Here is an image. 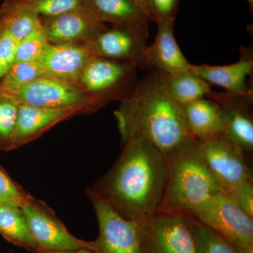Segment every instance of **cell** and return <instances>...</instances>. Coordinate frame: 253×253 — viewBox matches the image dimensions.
I'll return each instance as SVG.
<instances>
[{
	"label": "cell",
	"mask_w": 253,
	"mask_h": 253,
	"mask_svg": "<svg viewBox=\"0 0 253 253\" xmlns=\"http://www.w3.org/2000/svg\"><path fill=\"white\" fill-rule=\"evenodd\" d=\"M123 144L116 162L91 186L123 217L139 222L154 215L162 202L167 158L144 138Z\"/></svg>",
	"instance_id": "obj_1"
},
{
	"label": "cell",
	"mask_w": 253,
	"mask_h": 253,
	"mask_svg": "<svg viewBox=\"0 0 253 253\" xmlns=\"http://www.w3.org/2000/svg\"><path fill=\"white\" fill-rule=\"evenodd\" d=\"M122 143L144 138L166 158L194 142L182 106L168 92L164 73L149 71L114 113Z\"/></svg>",
	"instance_id": "obj_2"
},
{
	"label": "cell",
	"mask_w": 253,
	"mask_h": 253,
	"mask_svg": "<svg viewBox=\"0 0 253 253\" xmlns=\"http://www.w3.org/2000/svg\"><path fill=\"white\" fill-rule=\"evenodd\" d=\"M168 174L158 212L189 216L208 198L222 192L200 156L196 141L167 158Z\"/></svg>",
	"instance_id": "obj_3"
},
{
	"label": "cell",
	"mask_w": 253,
	"mask_h": 253,
	"mask_svg": "<svg viewBox=\"0 0 253 253\" xmlns=\"http://www.w3.org/2000/svg\"><path fill=\"white\" fill-rule=\"evenodd\" d=\"M136 68L132 63L96 57L84 67L76 84L102 108L131 96L139 82Z\"/></svg>",
	"instance_id": "obj_4"
},
{
	"label": "cell",
	"mask_w": 253,
	"mask_h": 253,
	"mask_svg": "<svg viewBox=\"0 0 253 253\" xmlns=\"http://www.w3.org/2000/svg\"><path fill=\"white\" fill-rule=\"evenodd\" d=\"M189 217L217 233L241 253H253V217L223 192L197 206Z\"/></svg>",
	"instance_id": "obj_5"
},
{
	"label": "cell",
	"mask_w": 253,
	"mask_h": 253,
	"mask_svg": "<svg viewBox=\"0 0 253 253\" xmlns=\"http://www.w3.org/2000/svg\"><path fill=\"white\" fill-rule=\"evenodd\" d=\"M136 223L141 253H197L186 216L157 212Z\"/></svg>",
	"instance_id": "obj_6"
},
{
	"label": "cell",
	"mask_w": 253,
	"mask_h": 253,
	"mask_svg": "<svg viewBox=\"0 0 253 253\" xmlns=\"http://www.w3.org/2000/svg\"><path fill=\"white\" fill-rule=\"evenodd\" d=\"M7 91L14 95L20 102L28 106L76 109L81 110L83 114L94 113L101 109L99 104L76 83L49 76L38 78L16 90Z\"/></svg>",
	"instance_id": "obj_7"
},
{
	"label": "cell",
	"mask_w": 253,
	"mask_h": 253,
	"mask_svg": "<svg viewBox=\"0 0 253 253\" xmlns=\"http://www.w3.org/2000/svg\"><path fill=\"white\" fill-rule=\"evenodd\" d=\"M86 195L94 206L99 236L92 241L94 253H141L139 231L136 221L126 219L92 188Z\"/></svg>",
	"instance_id": "obj_8"
},
{
	"label": "cell",
	"mask_w": 253,
	"mask_h": 253,
	"mask_svg": "<svg viewBox=\"0 0 253 253\" xmlns=\"http://www.w3.org/2000/svg\"><path fill=\"white\" fill-rule=\"evenodd\" d=\"M21 209L42 251L92 249V241H83L72 235L44 201L31 196Z\"/></svg>",
	"instance_id": "obj_9"
},
{
	"label": "cell",
	"mask_w": 253,
	"mask_h": 253,
	"mask_svg": "<svg viewBox=\"0 0 253 253\" xmlns=\"http://www.w3.org/2000/svg\"><path fill=\"white\" fill-rule=\"evenodd\" d=\"M200 156L224 194L246 181H253L246 155L219 136L196 141Z\"/></svg>",
	"instance_id": "obj_10"
},
{
	"label": "cell",
	"mask_w": 253,
	"mask_h": 253,
	"mask_svg": "<svg viewBox=\"0 0 253 253\" xmlns=\"http://www.w3.org/2000/svg\"><path fill=\"white\" fill-rule=\"evenodd\" d=\"M149 36V22L113 26L89 44L98 57L132 63L144 70Z\"/></svg>",
	"instance_id": "obj_11"
},
{
	"label": "cell",
	"mask_w": 253,
	"mask_h": 253,
	"mask_svg": "<svg viewBox=\"0 0 253 253\" xmlns=\"http://www.w3.org/2000/svg\"><path fill=\"white\" fill-rule=\"evenodd\" d=\"M206 98L220 108L224 119L221 137L242 151L253 153V95L241 96L228 91L212 90Z\"/></svg>",
	"instance_id": "obj_12"
},
{
	"label": "cell",
	"mask_w": 253,
	"mask_h": 253,
	"mask_svg": "<svg viewBox=\"0 0 253 253\" xmlns=\"http://www.w3.org/2000/svg\"><path fill=\"white\" fill-rule=\"evenodd\" d=\"M41 19L43 33L51 44L90 43L108 28L84 7Z\"/></svg>",
	"instance_id": "obj_13"
},
{
	"label": "cell",
	"mask_w": 253,
	"mask_h": 253,
	"mask_svg": "<svg viewBox=\"0 0 253 253\" xmlns=\"http://www.w3.org/2000/svg\"><path fill=\"white\" fill-rule=\"evenodd\" d=\"M191 70L211 85L221 86L228 92L241 96L253 95L252 44L240 47L237 62L226 66L192 64Z\"/></svg>",
	"instance_id": "obj_14"
},
{
	"label": "cell",
	"mask_w": 253,
	"mask_h": 253,
	"mask_svg": "<svg viewBox=\"0 0 253 253\" xmlns=\"http://www.w3.org/2000/svg\"><path fill=\"white\" fill-rule=\"evenodd\" d=\"M96 57L89 43L50 44L38 62L46 76L76 83L84 67Z\"/></svg>",
	"instance_id": "obj_15"
},
{
	"label": "cell",
	"mask_w": 253,
	"mask_h": 253,
	"mask_svg": "<svg viewBox=\"0 0 253 253\" xmlns=\"http://www.w3.org/2000/svg\"><path fill=\"white\" fill-rule=\"evenodd\" d=\"M81 114L79 109L36 107L20 102L14 150L36 140L58 123Z\"/></svg>",
	"instance_id": "obj_16"
},
{
	"label": "cell",
	"mask_w": 253,
	"mask_h": 253,
	"mask_svg": "<svg viewBox=\"0 0 253 253\" xmlns=\"http://www.w3.org/2000/svg\"><path fill=\"white\" fill-rule=\"evenodd\" d=\"M175 19L158 22V33L146 53V69L171 74L191 69V63L186 59L176 42L174 34Z\"/></svg>",
	"instance_id": "obj_17"
},
{
	"label": "cell",
	"mask_w": 253,
	"mask_h": 253,
	"mask_svg": "<svg viewBox=\"0 0 253 253\" xmlns=\"http://www.w3.org/2000/svg\"><path fill=\"white\" fill-rule=\"evenodd\" d=\"M188 130L195 140L205 141L221 136L224 119L219 106L202 98L182 106Z\"/></svg>",
	"instance_id": "obj_18"
},
{
	"label": "cell",
	"mask_w": 253,
	"mask_h": 253,
	"mask_svg": "<svg viewBox=\"0 0 253 253\" xmlns=\"http://www.w3.org/2000/svg\"><path fill=\"white\" fill-rule=\"evenodd\" d=\"M84 7L100 22L127 26L151 20L132 0H83Z\"/></svg>",
	"instance_id": "obj_19"
},
{
	"label": "cell",
	"mask_w": 253,
	"mask_h": 253,
	"mask_svg": "<svg viewBox=\"0 0 253 253\" xmlns=\"http://www.w3.org/2000/svg\"><path fill=\"white\" fill-rule=\"evenodd\" d=\"M0 234L11 244L31 252L38 253L42 251L20 208L0 206Z\"/></svg>",
	"instance_id": "obj_20"
},
{
	"label": "cell",
	"mask_w": 253,
	"mask_h": 253,
	"mask_svg": "<svg viewBox=\"0 0 253 253\" xmlns=\"http://www.w3.org/2000/svg\"><path fill=\"white\" fill-rule=\"evenodd\" d=\"M165 80L169 95L181 106L206 97L212 90L211 84L191 69L165 74Z\"/></svg>",
	"instance_id": "obj_21"
},
{
	"label": "cell",
	"mask_w": 253,
	"mask_h": 253,
	"mask_svg": "<svg viewBox=\"0 0 253 253\" xmlns=\"http://www.w3.org/2000/svg\"><path fill=\"white\" fill-rule=\"evenodd\" d=\"M0 20L18 42L33 31L42 28L38 15L20 7L10 0H4L0 6Z\"/></svg>",
	"instance_id": "obj_22"
},
{
	"label": "cell",
	"mask_w": 253,
	"mask_h": 253,
	"mask_svg": "<svg viewBox=\"0 0 253 253\" xmlns=\"http://www.w3.org/2000/svg\"><path fill=\"white\" fill-rule=\"evenodd\" d=\"M20 101L0 86V151L14 150V138Z\"/></svg>",
	"instance_id": "obj_23"
},
{
	"label": "cell",
	"mask_w": 253,
	"mask_h": 253,
	"mask_svg": "<svg viewBox=\"0 0 253 253\" xmlns=\"http://www.w3.org/2000/svg\"><path fill=\"white\" fill-rule=\"evenodd\" d=\"M197 253H241L232 244L194 217L186 216Z\"/></svg>",
	"instance_id": "obj_24"
},
{
	"label": "cell",
	"mask_w": 253,
	"mask_h": 253,
	"mask_svg": "<svg viewBox=\"0 0 253 253\" xmlns=\"http://www.w3.org/2000/svg\"><path fill=\"white\" fill-rule=\"evenodd\" d=\"M43 76H45V74L38 61H15L0 81V86L6 90L14 91L27 85Z\"/></svg>",
	"instance_id": "obj_25"
},
{
	"label": "cell",
	"mask_w": 253,
	"mask_h": 253,
	"mask_svg": "<svg viewBox=\"0 0 253 253\" xmlns=\"http://www.w3.org/2000/svg\"><path fill=\"white\" fill-rule=\"evenodd\" d=\"M40 17H49L84 7L83 0H10Z\"/></svg>",
	"instance_id": "obj_26"
},
{
	"label": "cell",
	"mask_w": 253,
	"mask_h": 253,
	"mask_svg": "<svg viewBox=\"0 0 253 253\" xmlns=\"http://www.w3.org/2000/svg\"><path fill=\"white\" fill-rule=\"evenodd\" d=\"M49 44L42 29L36 30L18 42L15 61H39Z\"/></svg>",
	"instance_id": "obj_27"
},
{
	"label": "cell",
	"mask_w": 253,
	"mask_h": 253,
	"mask_svg": "<svg viewBox=\"0 0 253 253\" xmlns=\"http://www.w3.org/2000/svg\"><path fill=\"white\" fill-rule=\"evenodd\" d=\"M31 196L22 186L10 177L0 165V206L21 208Z\"/></svg>",
	"instance_id": "obj_28"
},
{
	"label": "cell",
	"mask_w": 253,
	"mask_h": 253,
	"mask_svg": "<svg viewBox=\"0 0 253 253\" xmlns=\"http://www.w3.org/2000/svg\"><path fill=\"white\" fill-rule=\"evenodd\" d=\"M18 42L0 20V81L15 62Z\"/></svg>",
	"instance_id": "obj_29"
},
{
	"label": "cell",
	"mask_w": 253,
	"mask_h": 253,
	"mask_svg": "<svg viewBox=\"0 0 253 253\" xmlns=\"http://www.w3.org/2000/svg\"><path fill=\"white\" fill-rule=\"evenodd\" d=\"M179 0H145L148 16L158 23L165 20L175 19Z\"/></svg>",
	"instance_id": "obj_30"
},
{
	"label": "cell",
	"mask_w": 253,
	"mask_h": 253,
	"mask_svg": "<svg viewBox=\"0 0 253 253\" xmlns=\"http://www.w3.org/2000/svg\"><path fill=\"white\" fill-rule=\"evenodd\" d=\"M246 214L253 217V181H246L225 194Z\"/></svg>",
	"instance_id": "obj_31"
},
{
	"label": "cell",
	"mask_w": 253,
	"mask_h": 253,
	"mask_svg": "<svg viewBox=\"0 0 253 253\" xmlns=\"http://www.w3.org/2000/svg\"><path fill=\"white\" fill-rule=\"evenodd\" d=\"M38 253H94L89 249H79L75 251H42Z\"/></svg>",
	"instance_id": "obj_32"
},
{
	"label": "cell",
	"mask_w": 253,
	"mask_h": 253,
	"mask_svg": "<svg viewBox=\"0 0 253 253\" xmlns=\"http://www.w3.org/2000/svg\"><path fill=\"white\" fill-rule=\"evenodd\" d=\"M132 1H134V2L135 3V4L137 5V6H139V7L140 8V9L142 10L143 11H144L145 14L148 16L147 10H146V2H145V0H132ZM150 19H151V18H150Z\"/></svg>",
	"instance_id": "obj_33"
},
{
	"label": "cell",
	"mask_w": 253,
	"mask_h": 253,
	"mask_svg": "<svg viewBox=\"0 0 253 253\" xmlns=\"http://www.w3.org/2000/svg\"><path fill=\"white\" fill-rule=\"evenodd\" d=\"M246 1H247L248 2H249L250 6H251V9L253 10V0H246Z\"/></svg>",
	"instance_id": "obj_34"
},
{
	"label": "cell",
	"mask_w": 253,
	"mask_h": 253,
	"mask_svg": "<svg viewBox=\"0 0 253 253\" xmlns=\"http://www.w3.org/2000/svg\"><path fill=\"white\" fill-rule=\"evenodd\" d=\"M7 253H15L14 251H10Z\"/></svg>",
	"instance_id": "obj_35"
}]
</instances>
